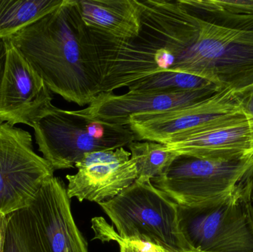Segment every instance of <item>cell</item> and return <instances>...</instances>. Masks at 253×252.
<instances>
[{
	"label": "cell",
	"mask_w": 253,
	"mask_h": 252,
	"mask_svg": "<svg viewBox=\"0 0 253 252\" xmlns=\"http://www.w3.org/2000/svg\"><path fill=\"white\" fill-rule=\"evenodd\" d=\"M7 38L49 90L67 102L89 105L101 93L97 48L77 0H64L57 9Z\"/></svg>",
	"instance_id": "obj_1"
},
{
	"label": "cell",
	"mask_w": 253,
	"mask_h": 252,
	"mask_svg": "<svg viewBox=\"0 0 253 252\" xmlns=\"http://www.w3.org/2000/svg\"><path fill=\"white\" fill-rule=\"evenodd\" d=\"M197 31V17L179 0L143 1L141 29L135 38L120 39L91 31L102 71L101 93L173 71Z\"/></svg>",
	"instance_id": "obj_2"
},
{
	"label": "cell",
	"mask_w": 253,
	"mask_h": 252,
	"mask_svg": "<svg viewBox=\"0 0 253 252\" xmlns=\"http://www.w3.org/2000/svg\"><path fill=\"white\" fill-rule=\"evenodd\" d=\"M198 19L196 38L173 72L206 78L236 94L253 86V14L208 8L179 0Z\"/></svg>",
	"instance_id": "obj_3"
},
{
	"label": "cell",
	"mask_w": 253,
	"mask_h": 252,
	"mask_svg": "<svg viewBox=\"0 0 253 252\" xmlns=\"http://www.w3.org/2000/svg\"><path fill=\"white\" fill-rule=\"evenodd\" d=\"M36 143L53 170L73 168L86 154L113 150L136 141L128 126L110 124L80 110L49 105L33 123Z\"/></svg>",
	"instance_id": "obj_4"
},
{
	"label": "cell",
	"mask_w": 253,
	"mask_h": 252,
	"mask_svg": "<svg viewBox=\"0 0 253 252\" xmlns=\"http://www.w3.org/2000/svg\"><path fill=\"white\" fill-rule=\"evenodd\" d=\"M178 224L191 252H253L250 180L226 196L192 207L178 206Z\"/></svg>",
	"instance_id": "obj_5"
},
{
	"label": "cell",
	"mask_w": 253,
	"mask_h": 252,
	"mask_svg": "<svg viewBox=\"0 0 253 252\" xmlns=\"http://www.w3.org/2000/svg\"><path fill=\"white\" fill-rule=\"evenodd\" d=\"M99 205L123 239L150 243L169 252H191L180 232L178 206L151 180H135Z\"/></svg>",
	"instance_id": "obj_6"
},
{
	"label": "cell",
	"mask_w": 253,
	"mask_h": 252,
	"mask_svg": "<svg viewBox=\"0 0 253 252\" xmlns=\"http://www.w3.org/2000/svg\"><path fill=\"white\" fill-rule=\"evenodd\" d=\"M9 216L23 252H89L59 178L47 180L27 208Z\"/></svg>",
	"instance_id": "obj_7"
},
{
	"label": "cell",
	"mask_w": 253,
	"mask_h": 252,
	"mask_svg": "<svg viewBox=\"0 0 253 252\" xmlns=\"http://www.w3.org/2000/svg\"><path fill=\"white\" fill-rule=\"evenodd\" d=\"M253 171V155L230 161L178 155L151 183L179 207H192L233 193Z\"/></svg>",
	"instance_id": "obj_8"
},
{
	"label": "cell",
	"mask_w": 253,
	"mask_h": 252,
	"mask_svg": "<svg viewBox=\"0 0 253 252\" xmlns=\"http://www.w3.org/2000/svg\"><path fill=\"white\" fill-rule=\"evenodd\" d=\"M247 120L236 93L225 89L194 105L165 112L132 115L128 127L136 141L167 144L181 136Z\"/></svg>",
	"instance_id": "obj_9"
},
{
	"label": "cell",
	"mask_w": 253,
	"mask_h": 252,
	"mask_svg": "<svg viewBox=\"0 0 253 252\" xmlns=\"http://www.w3.org/2000/svg\"><path fill=\"white\" fill-rule=\"evenodd\" d=\"M53 173L50 163L34 151L29 132L0 124V214L27 208Z\"/></svg>",
	"instance_id": "obj_10"
},
{
	"label": "cell",
	"mask_w": 253,
	"mask_h": 252,
	"mask_svg": "<svg viewBox=\"0 0 253 252\" xmlns=\"http://www.w3.org/2000/svg\"><path fill=\"white\" fill-rule=\"evenodd\" d=\"M5 61L0 81V124L33 123L51 105L53 97L44 81L14 44L4 38Z\"/></svg>",
	"instance_id": "obj_11"
},
{
	"label": "cell",
	"mask_w": 253,
	"mask_h": 252,
	"mask_svg": "<svg viewBox=\"0 0 253 252\" xmlns=\"http://www.w3.org/2000/svg\"><path fill=\"white\" fill-rule=\"evenodd\" d=\"M75 167V175L66 176L70 199L101 204L121 193L137 179L135 163L124 147L86 154Z\"/></svg>",
	"instance_id": "obj_12"
},
{
	"label": "cell",
	"mask_w": 253,
	"mask_h": 252,
	"mask_svg": "<svg viewBox=\"0 0 253 252\" xmlns=\"http://www.w3.org/2000/svg\"><path fill=\"white\" fill-rule=\"evenodd\" d=\"M225 89L213 86L182 93L128 91L126 94L101 93L84 108L88 115L101 121L128 126L129 118L140 114L165 112L206 100Z\"/></svg>",
	"instance_id": "obj_13"
},
{
	"label": "cell",
	"mask_w": 253,
	"mask_h": 252,
	"mask_svg": "<svg viewBox=\"0 0 253 252\" xmlns=\"http://www.w3.org/2000/svg\"><path fill=\"white\" fill-rule=\"evenodd\" d=\"M178 155L230 161L253 155V134L248 120L181 136L165 144Z\"/></svg>",
	"instance_id": "obj_14"
},
{
	"label": "cell",
	"mask_w": 253,
	"mask_h": 252,
	"mask_svg": "<svg viewBox=\"0 0 253 252\" xmlns=\"http://www.w3.org/2000/svg\"><path fill=\"white\" fill-rule=\"evenodd\" d=\"M77 4L91 31L120 39L135 38L141 31L143 1L77 0Z\"/></svg>",
	"instance_id": "obj_15"
},
{
	"label": "cell",
	"mask_w": 253,
	"mask_h": 252,
	"mask_svg": "<svg viewBox=\"0 0 253 252\" xmlns=\"http://www.w3.org/2000/svg\"><path fill=\"white\" fill-rule=\"evenodd\" d=\"M64 0H0V40L8 38L42 16Z\"/></svg>",
	"instance_id": "obj_16"
},
{
	"label": "cell",
	"mask_w": 253,
	"mask_h": 252,
	"mask_svg": "<svg viewBox=\"0 0 253 252\" xmlns=\"http://www.w3.org/2000/svg\"><path fill=\"white\" fill-rule=\"evenodd\" d=\"M131 159L135 163L136 180H151L160 176L178 156L164 144L149 141H134L127 145Z\"/></svg>",
	"instance_id": "obj_17"
},
{
	"label": "cell",
	"mask_w": 253,
	"mask_h": 252,
	"mask_svg": "<svg viewBox=\"0 0 253 252\" xmlns=\"http://www.w3.org/2000/svg\"><path fill=\"white\" fill-rule=\"evenodd\" d=\"M216 85L212 81L197 75L167 71L133 83L128 87V91L182 93L202 90Z\"/></svg>",
	"instance_id": "obj_18"
},
{
	"label": "cell",
	"mask_w": 253,
	"mask_h": 252,
	"mask_svg": "<svg viewBox=\"0 0 253 252\" xmlns=\"http://www.w3.org/2000/svg\"><path fill=\"white\" fill-rule=\"evenodd\" d=\"M208 8L233 14H253V0H199Z\"/></svg>",
	"instance_id": "obj_19"
},
{
	"label": "cell",
	"mask_w": 253,
	"mask_h": 252,
	"mask_svg": "<svg viewBox=\"0 0 253 252\" xmlns=\"http://www.w3.org/2000/svg\"><path fill=\"white\" fill-rule=\"evenodd\" d=\"M3 252H23L14 223L10 216H7V232Z\"/></svg>",
	"instance_id": "obj_20"
},
{
	"label": "cell",
	"mask_w": 253,
	"mask_h": 252,
	"mask_svg": "<svg viewBox=\"0 0 253 252\" xmlns=\"http://www.w3.org/2000/svg\"><path fill=\"white\" fill-rule=\"evenodd\" d=\"M236 95L248 118L253 134V86Z\"/></svg>",
	"instance_id": "obj_21"
},
{
	"label": "cell",
	"mask_w": 253,
	"mask_h": 252,
	"mask_svg": "<svg viewBox=\"0 0 253 252\" xmlns=\"http://www.w3.org/2000/svg\"><path fill=\"white\" fill-rule=\"evenodd\" d=\"M126 241L135 252H169L162 247H158L150 243L143 242V241H129L126 240Z\"/></svg>",
	"instance_id": "obj_22"
},
{
	"label": "cell",
	"mask_w": 253,
	"mask_h": 252,
	"mask_svg": "<svg viewBox=\"0 0 253 252\" xmlns=\"http://www.w3.org/2000/svg\"><path fill=\"white\" fill-rule=\"evenodd\" d=\"M7 226V216L0 214V252H3L4 250Z\"/></svg>",
	"instance_id": "obj_23"
},
{
	"label": "cell",
	"mask_w": 253,
	"mask_h": 252,
	"mask_svg": "<svg viewBox=\"0 0 253 252\" xmlns=\"http://www.w3.org/2000/svg\"><path fill=\"white\" fill-rule=\"evenodd\" d=\"M6 47L4 40H0V81L2 76L4 70V61H5Z\"/></svg>",
	"instance_id": "obj_24"
},
{
	"label": "cell",
	"mask_w": 253,
	"mask_h": 252,
	"mask_svg": "<svg viewBox=\"0 0 253 252\" xmlns=\"http://www.w3.org/2000/svg\"><path fill=\"white\" fill-rule=\"evenodd\" d=\"M250 189H251V197L253 202V171L252 176L251 177V180H250Z\"/></svg>",
	"instance_id": "obj_25"
}]
</instances>
